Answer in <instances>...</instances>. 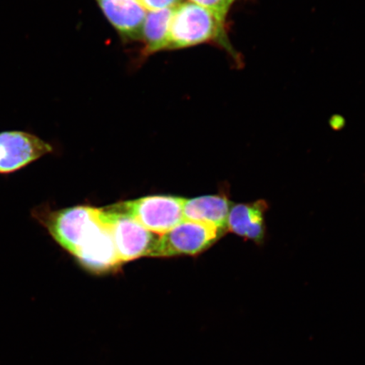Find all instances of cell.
Masks as SVG:
<instances>
[{"label": "cell", "instance_id": "obj_3", "mask_svg": "<svg viewBox=\"0 0 365 365\" xmlns=\"http://www.w3.org/2000/svg\"><path fill=\"white\" fill-rule=\"evenodd\" d=\"M225 232L209 223L182 220L170 231L159 235L148 257L195 255L215 244Z\"/></svg>", "mask_w": 365, "mask_h": 365}, {"label": "cell", "instance_id": "obj_7", "mask_svg": "<svg viewBox=\"0 0 365 365\" xmlns=\"http://www.w3.org/2000/svg\"><path fill=\"white\" fill-rule=\"evenodd\" d=\"M52 145L39 137L23 131L0 133V173L21 170L52 153Z\"/></svg>", "mask_w": 365, "mask_h": 365}, {"label": "cell", "instance_id": "obj_8", "mask_svg": "<svg viewBox=\"0 0 365 365\" xmlns=\"http://www.w3.org/2000/svg\"><path fill=\"white\" fill-rule=\"evenodd\" d=\"M123 38L140 40L147 11L137 0H96Z\"/></svg>", "mask_w": 365, "mask_h": 365}, {"label": "cell", "instance_id": "obj_12", "mask_svg": "<svg viewBox=\"0 0 365 365\" xmlns=\"http://www.w3.org/2000/svg\"><path fill=\"white\" fill-rule=\"evenodd\" d=\"M189 1L207 9L221 20L225 21L227 13L235 0H189Z\"/></svg>", "mask_w": 365, "mask_h": 365}, {"label": "cell", "instance_id": "obj_1", "mask_svg": "<svg viewBox=\"0 0 365 365\" xmlns=\"http://www.w3.org/2000/svg\"><path fill=\"white\" fill-rule=\"evenodd\" d=\"M225 23L197 4L182 1L173 9L168 49L193 47L211 41H217L228 48Z\"/></svg>", "mask_w": 365, "mask_h": 365}, {"label": "cell", "instance_id": "obj_4", "mask_svg": "<svg viewBox=\"0 0 365 365\" xmlns=\"http://www.w3.org/2000/svg\"><path fill=\"white\" fill-rule=\"evenodd\" d=\"M34 217L47 228L50 235L71 255L98 220V209L78 205L58 211L36 209Z\"/></svg>", "mask_w": 365, "mask_h": 365}, {"label": "cell", "instance_id": "obj_9", "mask_svg": "<svg viewBox=\"0 0 365 365\" xmlns=\"http://www.w3.org/2000/svg\"><path fill=\"white\" fill-rule=\"evenodd\" d=\"M267 209L264 200L232 205L227 217V230L255 243H263L266 236L264 213Z\"/></svg>", "mask_w": 365, "mask_h": 365}, {"label": "cell", "instance_id": "obj_11", "mask_svg": "<svg viewBox=\"0 0 365 365\" xmlns=\"http://www.w3.org/2000/svg\"><path fill=\"white\" fill-rule=\"evenodd\" d=\"M173 9L150 11L145 14L140 39L144 41L145 53L150 54L168 48Z\"/></svg>", "mask_w": 365, "mask_h": 365}, {"label": "cell", "instance_id": "obj_5", "mask_svg": "<svg viewBox=\"0 0 365 365\" xmlns=\"http://www.w3.org/2000/svg\"><path fill=\"white\" fill-rule=\"evenodd\" d=\"M100 217L110 227L118 258L121 263L140 257H148L158 235L130 217L99 209Z\"/></svg>", "mask_w": 365, "mask_h": 365}, {"label": "cell", "instance_id": "obj_13", "mask_svg": "<svg viewBox=\"0 0 365 365\" xmlns=\"http://www.w3.org/2000/svg\"><path fill=\"white\" fill-rule=\"evenodd\" d=\"M145 11H158L164 9H173L182 1V0H137Z\"/></svg>", "mask_w": 365, "mask_h": 365}, {"label": "cell", "instance_id": "obj_2", "mask_svg": "<svg viewBox=\"0 0 365 365\" xmlns=\"http://www.w3.org/2000/svg\"><path fill=\"white\" fill-rule=\"evenodd\" d=\"M185 199L170 195H153L127 200L106 207L108 211L120 214L162 235L184 219Z\"/></svg>", "mask_w": 365, "mask_h": 365}, {"label": "cell", "instance_id": "obj_6", "mask_svg": "<svg viewBox=\"0 0 365 365\" xmlns=\"http://www.w3.org/2000/svg\"><path fill=\"white\" fill-rule=\"evenodd\" d=\"M72 255L78 259L82 266L95 272L111 271L122 264L118 258L110 227L100 217L99 211L98 222L91 228Z\"/></svg>", "mask_w": 365, "mask_h": 365}, {"label": "cell", "instance_id": "obj_10", "mask_svg": "<svg viewBox=\"0 0 365 365\" xmlns=\"http://www.w3.org/2000/svg\"><path fill=\"white\" fill-rule=\"evenodd\" d=\"M231 207L230 200L223 195L185 199L184 219L209 223L225 232L227 231V217Z\"/></svg>", "mask_w": 365, "mask_h": 365}]
</instances>
